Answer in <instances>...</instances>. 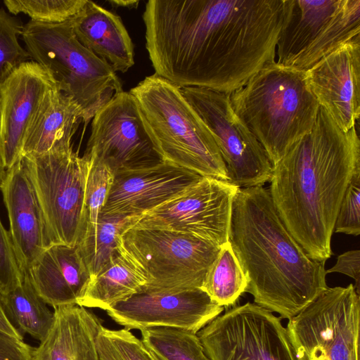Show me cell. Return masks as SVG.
Returning a JSON list of instances; mask_svg holds the SVG:
<instances>
[{
  "label": "cell",
  "mask_w": 360,
  "mask_h": 360,
  "mask_svg": "<svg viewBox=\"0 0 360 360\" xmlns=\"http://www.w3.org/2000/svg\"><path fill=\"white\" fill-rule=\"evenodd\" d=\"M284 0H150L143 19L155 74L230 94L276 62Z\"/></svg>",
  "instance_id": "cell-1"
},
{
  "label": "cell",
  "mask_w": 360,
  "mask_h": 360,
  "mask_svg": "<svg viewBox=\"0 0 360 360\" xmlns=\"http://www.w3.org/2000/svg\"><path fill=\"white\" fill-rule=\"evenodd\" d=\"M358 169L356 127L344 131L322 107L312 129L272 165L269 191L274 207L311 259L326 262L331 256L338 210Z\"/></svg>",
  "instance_id": "cell-2"
},
{
  "label": "cell",
  "mask_w": 360,
  "mask_h": 360,
  "mask_svg": "<svg viewBox=\"0 0 360 360\" xmlns=\"http://www.w3.org/2000/svg\"><path fill=\"white\" fill-rule=\"evenodd\" d=\"M229 241L255 304L290 319L328 289L326 262L311 259L281 219L269 189L240 188Z\"/></svg>",
  "instance_id": "cell-3"
},
{
  "label": "cell",
  "mask_w": 360,
  "mask_h": 360,
  "mask_svg": "<svg viewBox=\"0 0 360 360\" xmlns=\"http://www.w3.org/2000/svg\"><path fill=\"white\" fill-rule=\"evenodd\" d=\"M229 98L272 165L312 129L320 107L305 70L276 62L263 66Z\"/></svg>",
  "instance_id": "cell-4"
},
{
  "label": "cell",
  "mask_w": 360,
  "mask_h": 360,
  "mask_svg": "<svg viewBox=\"0 0 360 360\" xmlns=\"http://www.w3.org/2000/svg\"><path fill=\"white\" fill-rule=\"evenodd\" d=\"M129 92L165 161L202 177L228 181L227 169L212 135L179 86L155 73Z\"/></svg>",
  "instance_id": "cell-5"
},
{
  "label": "cell",
  "mask_w": 360,
  "mask_h": 360,
  "mask_svg": "<svg viewBox=\"0 0 360 360\" xmlns=\"http://www.w3.org/2000/svg\"><path fill=\"white\" fill-rule=\"evenodd\" d=\"M22 38L31 60L49 72L81 111L85 124L115 94L123 91L112 67L83 46L70 19L60 23L30 20Z\"/></svg>",
  "instance_id": "cell-6"
},
{
  "label": "cell",
  "mask_w": 360,
  "mask_h": 360,
  "mask_svg": "<svg viewBox=\"0 0 360 360\" xmlns=\"http://www.w3.org/2000/svg\"><path fill=\"white\" fill-rule=\"evenodd\" d=\"M122 243L146 278L141 292H150L201 288L221 248L191 234L151 228L131 227Z\"/></svg>",
  "instance_id": "cell-7"
},
{
  "label": "cell",
  "mask_w": 360,
  "mask_h": 360,
  "mask_svg": "<svg viewBox=\"0 0 360 360\" xmlns=\"http://www.w3.org/2000/svg\"><path fill=\"white\" fill-rule=\"evenodd\" d=\"M360 35V0H284L276 62L307 70Z\"/></svg>",
  "instance_id": "cell-8"
},
{
  "label": "cell",
  "mask_w": 360,
  "mask_h": 360,
  "mask_svg": "<svg viewBox=\"0 0 360 360\" xmlns=\"http://www.w3.org/2000/svg\"><path fill=\"white\" fill-rule=\"evenodd\" d=\"M286 329L297 360H359V295L352 283L328 288Z\"/></svg>",
  "instance_id": "cell-9"
},
{
  "label": "cell",
  "mask_w": 360,
  "mask_h": 360,
  "mask_svg": "<svg viewBox=\"0 0 360 360\" xmlns=\"http://www.w3.org/2000/svg\"><path fill=\"white\" fill-rule=\"evenodd\" d=\"M25 156L55 243L77 245L87 228L88 160L72 148Z\"/></svg>",
  "instance_id": "cell-10"
},
{
  "label": "cell",
  "mask_w": 360,
  "mask_h": 360,
  "mask_svg": "<svg viewBox=\"0 0 360 360\" xmlns=\"http://www.w3.org/2000/svg\"><path fill=\"white\" fill-rule=\"evenodd\" d=\"M197 335L210 360H297L281 319L251 302L218 316Z\"/></svg>",
  "instance_id": "cell-11"
},
{
  "label": "cell",
  "mask_w": 360,
  "mask_h": 360,
  "mask_svg": "<svg viewBox=\"0 0 360 360\" xmlns=\"http://www.w3.org/2000/svg\"><path fill=\"white\" fill-rule=\"evenodd\" d=\"M180 90L212 135L227 169L228 182L245 188L269 181L272 165L234 112L229 94L196 86Z\"/></svg>",
  "instance_id": "cell-12"
},
{
  "label": "cell",
  "mask_w": 360,
  "mask_h": 360,
  "mask_svg": "<svg viewBox=\"0 0 360 360\" xmlns=\"http://www.w3.org/2000/svg\"><path fill=\"white\" fill-rule=\"evenodd\" d=\"M84 155L103 162L115 173L165 161L137 101L124 91L93 117Z\"/></svg>",
  "instance_id": "cell-13"
},
{
  "label": "cell",
  "mask_w": 360,
  "mask_h": 360,
  "mask_svg": "<svg viewBox=\"0 0 360 360\" xmlns=\"http://www.w3.org/2000/svg\"><path fill=\"white\" fill-rule=\"evenodd\" d=\"M239 189L228 181L202 177L179 195L141 214L132 227L185 233L221 246L229 241Z\"/></svg>",
  "instance_id": "cell-14"
},
{
  "label": "cell",
  "mask_w": 360,
  "mask_h": 360,
  "mask_svg": "<svg viewBox=\"0 0 360 360\" xmlns=\"http://www.w3.org/2000/svg\"><path fill=\"white\" fill-rule=\"evenodd\" d=\"M224 309L201 288H194L176 292H141L106 312L129 330L171 327L198 333Z\"/></svg>",
  "instance_id": "cell-15"
},
{
  "label": "cell",
  "mask_w": 360,
  "mask_h": 360,
  "mask_svg": "<svg viewBox=\"0 0 360 360\" xmlns=\"http://www.w3.org/2000/svg\"><path fill=\"white\" fill-rule=\"evenodd\" d=\"M0 189L8 211L9 233L22 272L48 247L56 244L39 200L27 158L9 169Z\"/></svg>",
  "instance_id": "cell-16"
},
{
  "label": "cell",
  "mask_w": 360,
  "mask_h": 360,
  "mask_svg": "<svg viewBox=\"0 0 360 360\" xmlns=\"http://www.w3.org/2000/svg\"><path fill=\"white\" fill-rule=\"evenodd\" d=\"M320 107L347 132L360 115V35L340 45L305 70Z\"/></svg>",
  "instance_id": "cell-17"
},
{
  "label": "cell",
  "mask_w": 360,
  "mask_h": 360,
  "mask_svg": "<svg viewBox=\"0 0 360 360\" xmlns=\"http://www.w3.org/2000/svg\"><path fill=\"white\" fill-rule=\"evenodd\" d=\"M202 178L166 161L116 172L100 215H141L179 195Z\"/></svg>",
  "instance_id": "cell-18"
},
{
  "label": "cell",
  "mask_w": 360,
  "mask_h": 360,
  "mask_svg": "<svg viewBox=\"0 0 360 360\" xmlns=\"http://www.w3.org/2000/svg\"><path fill=\"white\" fill-rule=\"evenodd\" d=\"M57 83L40 65L25 62L0 84V155L6 169L22 155L25 136L46 92Z\"/></svg>",
  "instance_id": "cell-19"
},
{
  "label": "cell",
  "mask_w": 360,
  "mask_h": 360,
  "mask_svg": "<svg viewBox=\"0 0 360 360\" xmlns=\"http://www.w3.org/2000/svg\"><path fill=\"white\" fill-rule=\"evenodd\" d=\"M27 274L39 295L53 308L78 304L91 280L77 245L62 243L44 250Z\"/></svg>",
  "instance_id": "cell-20"
},
{
  "label": "cell",
  "mask_w": 360,
  "mask_h": 360,
  "mask_svg": "<svg viewBox=\"0 0 360 360\" xmlns=\"http://www.w3.org/2000/svg\"><path fill=\"white\" fill-rule=\"evenodd\" d=\"M53 324L32 360H100L96 339L101 320L78 304L53 308Z\"/></svg>",
  "instance_id": "cell-21"
},
{
  "label": "cell",
  "mask_w": 360,
  "mask_h": 360,
  "mask_svg": "<svg viewBox=\"0 0 360 360\" xmlns=\"http://www.w3.org/2000/svg\"><path fill=\"white\" fill-rule=\"evenodd\" d=\"M70 21L79 41L115 72L134 65V46L120 16L87 0Z\"/></svg>",
  "instance_id": "cell-22"
},
{
  "label": "cell",
  "mask_w": 360,
  "mask_h": 360,
  "mask_svg": "<svg viewBox=\"0 0 360 360\" xmlns=\"http://www.w3.org/2000/svg\"><path fill=\"white\" fill-rule=\"evenodd\" d=\"M81 120L78 106L56 84L46 92L32 119L22 155L72 148L71 139Z\"/></svg>",
  "instance_id": "cell-23"
},
{
  "label": "cell",
  "mask_w": 360,
  "mask_h": 360,
  "mask_svg": "<svg viewBox=\"0 0 360 360\" xmlns=\"http://www.w3.org/2000/svg\"><path fill=\"white\" fill-rule=\"evenodd\" d=\"M146 283L140 266L122 245L110 262L91 278L78 305L107 311L141 292Z\"/></svg>",
  "instance_id": "cell-24"
},
{
  "label": "cell",
  "mask_w": 360,
  "mask_h": 360,
  "mask_svg": "<svg viewBox=\"0 0 360 360\" xmlns=\"http://www.w3.org/2000/svg\"><path fill=\"white\" fill-rule=\"evenodd\" d=\"M4 313L10 323L23 337L28 334L41 342L47 335L54 319V313L39 295L27 273L18 285L0 295Z\"/></svg>",
  "instance_id": "cell-25"
},
{
  "label": "cell",
  "mask_w": 360,
  "mask_h": 360,
  "mask_svg": "<svg viewBox=\"0 0 360 360\" xmlns=\"http://www.w3.org/2000/svg\"><path fill=\"white\" fill-rule=\"evenodd\" d=\"M140 215H100L95 227L77 245L91 274L95 276L118 253L122 236L134 226Z\"/></svg>",
  "instance_id": "cell-26"
},
{
  "label": "cell",
  "mask_w": 360,
  "mask_h": 360,
  "mask_svg": "<svg viewBox=\"0 0 360 360\" xmlns=\"http://www.w3.org/2000/svg\"><path fill=\"white\" fill-rule=\"evenodd\" d=\"M247 286V278L229 241H227L221 245L201 289L218 305L224 307L233 304L245 292Z\"/></svg>",
  "instance_id": "cell-27"
},
{
  "label": "cell",
  "mask_w": 360,
  "mask_h": 360,
  "mask_svg": "<svg viewBox=\"0 0 360 360\" xmlns=\"http://www.w3.org/2000/svg\"><path fill=\"white\" fill-rule=\"evenodd\" d=\"M140 331L141 341L159 360H210L197 333L171 327Z\"/></svg>",
  "instance_id": "cell-28"
},
{
  "label": "cell",
  "mask_w": 360,
  "mask_h": 360,
  "mask_svg": "<svg viewBox=\"0 0 360 360\" xmlns=\"http://www.w3.org/2000/svg\"><path fill=\"white\" fill-rule=\"evenodd\" d=\"M100 360H155L141 339L126 328L103 326L96 339Z\"/></svg>",
  "instance_id": "cell-29"
},
{
  "label": "cell",
  "mask_w": 360,
  "mask_h": 360,
  "mask_svg": "<svg viewBox=\"0 0 360 360\" xmlns=\"http://www.w3.org/2000/svg\"><path fill=\"white\" fill-rule=\"evenodd\" d=\"M87 0H5L8 11L17 15H28L32 20L46 23H60L71 19Z\"/></svg>",
  "instance_id": "cell-30"
},
{
  "label": "cell",
  "mask_w": 360,
  "mask_h": 360,
  "mask_svg": "<svg viewBox=\"0 0 360 360\" xmlns=\"http://www.w3.org/2000/svg\"><path fill=\"white\" fill-rule=\"evenodd\" d=\"M84 156L89 161L85 190V208L87 228L85 234L91 231L99 219L106 202L115 172L105 163Z\"/></svg>",
  "instance_id": "cell-31"
},
{
  "label": "cell",
  "mask_w": 360,
  "mask_h": 360,
  "mask_svg": "<svg viewBox=\"0 0 360 360\" xmlns=\"http://www.w3.org/2000/svg\"><path fill=\"white\" fill-rule=\"evenodd\" d=\"M23 26L20 19L0 8V84L13 70L30 59L18 41Z\"/></svg>",
  "instance_id": "cell-32"
},
{
  "label": "cell",
  "mask_w": 360,
  "mask_h": 360,
  "mask_svg": "<svg viewBox=\"0 0 360 360\" xmlns=\"http://www.w3.org/2000/svg\"><path fill=\"white\" fill-rule=\"evenodd\" d=\"M360 169L353 174L340 205L334 226L336 233H360Z\"/></svg>",
  "instance_id": "cell-33"
},
{
  "label": "cell",
  "mask_w": 360,
  "mask_h": 360,
  "mask_svg": "<svg viewBox=\"0 0 360 360\" xmlns=\"http://www.w3.org/2000/svg\"><path fill=\"white\" fill-rule=\"evenodd\" d=\"M22 276L9 231L0 219V295L15 288Z\"/></svg>",
  "instance_id": "cell-34"
},
{
  "label": "cell",
  "mask_w": 360,
  "mask_h": 360,
  "mask_svg": "<svg viewBox=\"0 0 360 360\" xmlns=\"http://www.w3.org/2000/svg\"><path fill=\"white\" fill-rule=\"evenodd\" d=\"M34 348L0 330V360H32Z\"/></svg>",
  "instance_id": "cell-35"
},
{
  "label": "cell",
  "mask_w": 360,
  "mask_h": 360,
  "mask_svg": "<svg viewBox=\"0 0 360 360\" xmlns=\"http://www.w3.org/2000/svg\"><path fill=\"white\" fill-rule=\"evenodd\" d=\"M360 251H347L338 257L335 264L326 270V274L338 272L345 274L354 280V287L359 295L360 285Z\"/></svg>",
  "instance_id": "cell-36"
},
{
  "label": "cell",
  "mask_w": 360,
  "mask_h": 360,
  "mask_svg": "<svg viewBox=\"0 0 360 360\" xmlns=\"http://www.w3.org/2000/svg\"><path fill=\"white\" fill-rule=\"evenodd\" d=\"M0 330L15 338L23 339V338L14 328L6 317L0 300Z\"/></svg>",
  "instance_id": "cell-37"
},
{
  "label": "cell",
  "mask_w": 360,
  "mask_h": 360,
  "mask_svg": "<svg viewBox=\"0 0 360 360\" xmlns=\"http://www.w3.org/2000/svg\"><path fill=\"white\" fill-rule=\"evenodd\" d=\"M108 2L113 7H124L128 8H136L139 1L135 0H109Z\"/></svg>",
  "instance_id": "cell-38"
},
{
  "label": "cell",
  "mask_w": 360,
  "mask_h": 360,
  "mask_svg": "<svg viewBox=\"0 0 360 360\" xmlns=\"http://www.w3.org/2000/svg\"><path fill=\"white\" fill-rule=\"evenodd\" d=\"M6 168L4 165L1 155H0V188L1 186L2 182L4 181L5 174H6Z\"/></svg>",
  "instance_id": "cell-39"
},
{
  "label": "cell",
  "mask_w": 360,
  "mask_h": 360,
  "mask_svg": "<svg viewBox=\"0 0 360 360\" xmlns=\"http://www.w3.org/2000/svg\"><path fill=\"white\" fill-rule=\"evenodd\" d=\"M1 91L0 88V131H1Z\"/></svg>",
  "instance_id": "cell-40"
},
{
  "label": "cell",
  "mask_w": 360,
  "mask_h": 360,
  "mask_svg": "<svg viewBox=\"0 0 360 360\" xmlns=\"http://www.w3.org/2000/svg\"><path fill=\"white\" fill-rule=\"evenodd\" d=\"M153 357L154 358L155 360H159L158 358H156L153 354H151Z\"/></svg>",
  "instance_id": "cell-41"
}]
</instances>
